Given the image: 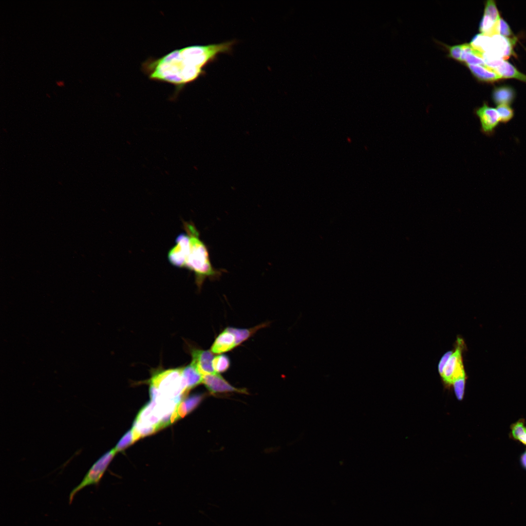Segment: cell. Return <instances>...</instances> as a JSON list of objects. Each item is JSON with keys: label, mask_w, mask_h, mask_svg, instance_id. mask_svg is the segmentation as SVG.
Instances as JSON below:
<instances>
[{"label": "cell", "mask_w": 526, "mask_h": 526, "mask_svg": "<svg viewBox=\"0 0 526 526\" xmlns=\"http://www.w3.org/2000/svg\"><path fill=\"white\" fill-rule=\"evenodd\" d=\"M235 43L231 40L176 49L159 58H148L142 64L141 70L151 80L173 85L178 94L205 75V68L218 55L229 53Z\"/></svg>", "instance_id": "cell-1"}, {"label": "cell", "mask_w": 526, "mask_h": 526, "mask_svg": "<svg viewBox=\"0 0 526 526\" xmlns=\"http://www.w3.org/2000/svg\"><path fill=\"white\" fill-rule=\"evenodd\" d=\"M183 227L189 238V250L185 267L193 272L199 290L207 279L218 278L221 272L212 265L207 246L200 238L198 230L191 222H184Z\"/></svg>", "instance_id": "cell-2"}, {"label": "cell", "mask_w": 526, "mask_h": 526, "mask_svg": "<svg viewBox=\"0 0 526 526\" xmlns=\"http://www.w3.org/2000/svg\"><path fill=\"white\" fill-rule=\"evenodd\" d=\"M149 383L151 400L163 398L180 402L188 393L182 375V368L155 372L152 373Z\"/></svg>", "instance_id": "cell-3"}, {"label": "cell", "mask_w": 526, "mask_h": 526, "mask_svg": "<svg viewBox=\"0 0 526 526\" xmlns=\"http://www.w3.org/2000/svg\"><path fill=\"white\" fill-rule=\"evenodd\" d=\"M116 452L114 449L104 453L92 466L86 473L81 482L71 491L69 496V503L71 504L75 495L85 487L91 486H97L110 462Z\"/></svg>", "instance_id": "cell-4"}, {"label": "cell", "mask_w": 526, "mask_h": 526, "mask_svg": "<svg viewBox=\"0 0 526 526\" xmlns=\"http://www.w3.org/2000/svg\"><path fill=\"white\" fill-rule=\"evenodd\" d=\"M457 342V348L445 365L441 376L445 382L451 384L459 378L466 377L462 357L463 341L458 338Z\"/></svg>", "instance_id": "cell-5"}, {"label": "cell", "mask_w": 526, "mask_h": 526, "mask_svg": "<svg viewBox=\"0 0 526 526\" xmlns=\"http://www.w3.org/2000/svg\"><path fill=\"white\" fill-rule=\"evenodd\" d=\"M474 113L480 122L481 132L487 136L492 135L500 122L496 109L484 103L475 110Z\"/></svg>", "instance_id": "cell-6"}, {"label": "cell", "mask_w": 526, "mask_h": 526, "mask_svg": "<svg viewBox=\"0 0 526 526\" xmlns=\"http://www.w3.org/2000/svg\"><path fill=\"white\" fill-rule=\"evenodd\" d=\"M203 383L210 394H216L237 392L247 394L244 388H237L231 385L220 374L214 373L203 375Z\"/></svg>", "instance_id": "cell-7"}, {"label": "cell", "mask_w": 526, "mask_h": 526, "mask_svg": "<svg viewBox=\"0 0 526 526\" xmlns=\"http://www.w3.org/2000/svg\"><path fill=\"white\" fill-rule=\"evenodd\" d=\"M189 238L186 233H181L176 237L175 244L168 252L169 262L177 267H185L189 250Z\"/></svg>", "instance_id": "cell-8"}, {"label": "cell", "mask_w": 526, "mask_h": 526, "mask_svg": "<svg viewBox=\"0 0 526 526\" xmlns=\"http://www.w3.org/2000/svg\"><path fill=\"white\" fill-rule=\"evenodd\" d=\"M491 37V45L488 53L492 55L504 60L508 58L513 55V45L516 38H508L504 36L496 35Z\"/></svg>", "instance_id": "cell-9"}, {"label": "cell", "mask_w": 526, "mask_h": 526, "mask_svg": "<svg viewBox=\"0 0 526 526\" xmlns=\"http://www.w3.org/2000/svg\"><path fill=\"white\" fill-rule=\"evenodd\" d=\"M190 352L192 357L191 363L202 375L215 373L212 367L214 357L211 351L192 348L190 349Z\"/></svg>", "instance_id": "cell-10"}, {"label": "cell", "mask_w": 526, "mask_h": 526, "mask_svg": "<svg viewBox=\"0 0 526 526\" xmlns=\"http://www.w3.org/2000/svg\"><path fill=\"white\" fill-rule=\"evenodd\" d=\"M237 346L234 335L227 328L216 338L211 347L213 354H222L231 351Z\"/></svg>", "instance_id": "cell-11"}, {"label": "cell", "mask_w": 526, "mask_h": 526, "mask_svg": "<svg viewBox=\"0 0 526 526\" xmlns=\"http://www.w3.org/2000/svg\"><path fill=\"white\" fill-rule=\"evenodd\" d=\"M492 99L497 105H510L513 103L515 97V90L511 86L502 85L495 87L492 92Z\"/></svg>", "instance_id": "cell-12"}, {"label": "cell", "mask_w": 526, "mask_h": 526, "mask_svg": "<svg viewBox=\"0 0 526 526\" xmlns=\"http://www.w3.org/2000/svg\"><path fill=\"white\" fill-rule=\"evenodd\" d=\"M472 75L479 81L494 82L503 78L492 69L482 65H467Z\"/></svg>", "instance_id": "cell-13"}, {"label": "cell", "mask_w": 526, "mask_h": 526, "mask_svg": "<svg viewBox=\"0 0 526 526\" xmlns=\"http://www.w3.org/2000/svg\"><path fill=\"white\" fill-rule=\"evenodd\" d=\"M182 372L186 382L188 392L191 389L202 383L203 375L192 363H190L187 366L182 367Z\"/></svg>", "instance_id": "cell-14"}, {"label": "cell", "mask_w": 526, "mask_h": 526, "mask_svg": "<svg viewBox=\"0 0 526 526\" xmlns=\"http://www.w3.org/2000/svg\"><path fill=\"white\" fill-rule=\"evenodd\" d=\"M203 397V394H198L192 395L183 401H181L177 405L175 411L177 419L184 417L194 409L202 400Z\"/></svg>", "instance_id": "cell-15"}, {"label": "cell", "mask_w": 526, "mask_h": 526, "mask_svg": "<svg viewBox=\"0 0 526 526\" xmlns=\"http://www.w3.org/2000/svg\"><path fill=\"white\" fill-rule=\"evenodd\" d=\"M492 70L503 78H514L526 82V75L521 73L513 65L505 60Z\"/></svg>", "instance_id": "cell-16"}, {"label": "cell", "mask_w": 526, "mask_h": 526, "mask_svg": "<svg viewBox=\"0 0 526 526\" xmlns=\"http://www.w3.org/2000/svg\"><path fill=\"white\" fill-rule=\"evenodd\" d=\"M268 325V322H264L250 328H238L232 327H228L227 328L234 335L237 346L252 336L257 331Z\"/></svg>", "instance_id": "cell-17"}, {"label": "cell", "mask_w": 526, "mask_h": 526, "mask_svg": "<svg viewBox=\"0 0 526 526\" xmlns=\"http://www.w3.org/2000/svg\"><path fill=\"white\" fill-rule=\"evenodd\" d=\"M508 436L526 446V423L524 418H520L510 424Z\"/></svg>", "instance_id": "cell-18"}, {"label": "cell", "mask_w": 526, "mask_h": 526, "mask_svg": "<svg viewBox=\"0 0 526 526\" xmlns=\"http://www.w3.org/2000/svg\"><path fill=\"white\" fill-rule=\"evenodd\" d=\"M470 45L482 53H488L491 45V37L483 34L476 35L472 38Z\"/></svg>", "instance_id": "cell-19"}, {"label": "cell", "mask_w": 526, "mask_h": 526, "mask_svg": "<svg viewBox=\"0 0 526 526\" xmlns=\"http://www.w3.org/2000/svg\"><path fill=\"white\" fill-rule=\"evenodd\" d=\"M230 366V360L228 357L224 354H220L214 357L212 361L213 369L215 373H221L226 372Z\"/></svg>", "instance_id": "cell-20"}, {"label": "cell", "mask_w": 526, "mask_h": 526, "mask_svg": "<svg viewBox=\"0 0 526 526\" xmlns=\"http://www.w3.org/2000/svg\"><path fill=\"white\" fill-rule=\"evenodd\" d=\"M499 35L506 38L514 37L508 23L502 18L496 22L494 27L493 36Z\"/></svg>", "instance_id": "cell-21"}, {"label": "cell", "mask_w": 526, "mask_h": 526, "mask_svg": "<svg viewBox=\"0 0 526 526\" xmlns=\"http://www.w3.org/2000/svg\"><path fill=\"white\" fill-rule=\"evenodd\" d=\"M496 109L499 114L500 122L507 123L510 121L514 116V110L509 105H497Z\"/></svg>", "instance_id": "cell-22"}, {"label": "cell", "mask_w": 526, "mask_h": 526, "mask_svg": "<svg viewBox=\"0 0 526 526\" xmlns=\"http://www.w3.org/2000/svg\"><path fill=\"white\" fill-rule=\"evenodd\" d=\"M136 441L132 429L129 431L114 448L116 452L121 451Z\"/></svg>", "instance_id": "cell-23"}, {"label": "cell", "mask_w": 526, "mask_h": 526, "mask_svg": "<svg viewBox=\"0 0 526 526\" xmlns=\"http://www.w3.org/2000/svg\"><path fill=\"white\" fill-rule=\"evenodd\" d=\"M484 14L489 16L495 21H498L501 18L495 2L492 0L486 1Z\"/></svg>", "instance_id": "cell-24"}, {"label": "cell", "mask_w": 526, "mask_h": 526, "mask_svg": "<svg viewBox=\"0 0 526 526\" xmlns=\"http://www.w3.org/2000/svg\"><path fill=\"white\" fill-rule=\"evenodd\" d=\"M466 377L459 378L452 384L457 398L461 400L463 397L465 386Z\"/></svg>", "instance_id": "cell-25"}, {"label": "cell", "mask_w": 526, "mask_h": 526, "mask_svg": "<svg viewBox=\"0 0 526 526\" xmlns=\"http://www.w3.org/2000/svg\"><path fill=\"white\" fill-rule=\"evenodd\" d=\"M449 49L450 56L456 60L461 61L463 44L450 46Z\"/></svg>", "instance_id": "cell-26"}, {"label": "cell", "mask_w": 526, "mask_h": 526, "mask_svg": "<svg viewBox=\"0 0 526 526\" xmlns=\"http://www.w3.org/2000/svg\"><path fill=\"white\" fill-rule=\"evenodd\" d=\"M453 351H450L446 353L441 357L438 365V372L441 376H442L443 370L450 357Z\"/></svg>", "instance_id": "cell-27"}, {"label": "cell", "mask_w": 526, "mask_h": 526, "mask_svg": "<svg viewBox=\"0 0 526 526\" xmlns=\"http://www.w3.org/2000/svg\"><path fill=\"white\" fill-rule=\"evenodd\" d=\"M519 462L522 468L526 470V449L520 455Z\"/></svg>", "instance_id": "cell-28"}]
</instances>
